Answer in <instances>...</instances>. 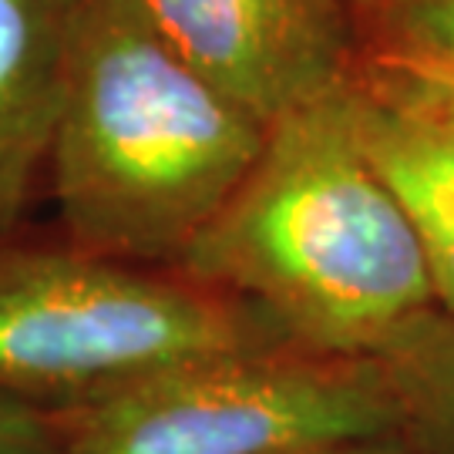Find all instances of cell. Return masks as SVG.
<instances>
[{"label": "cell", "instance_id": "cell-1", "mask_svg": "<svg viewBox=\"0 0 454 454\" xmlns=\"http://www.w3.org/2000/svg\"><path fill=\"white\" fill-rule=\"evenodd\" d=\"M176 270L343 357H373L438 309L414 229L357 142L350 84L276 121Z\"/></svg>", "mask_w": 454, "mask_h": 454}, {"label": "cell", "instance_id": "cell-2", "mask_svg": "<svg viewBox=\"0 0 454 454\" xmlns=\"http://www.w3.org/2000/svg\"><path fill=\"white\" fill-rule=\"evenodd\" d=\"M266 135L270 125L206 82L138 0H78L48 165L67 243L176 270Z\"/></svg>", "mask_w": 454, "mask_h": 454}, {"label": "cell", "instance_id": "cell-3", "mask_svg": "<svg viewBox=\"0 0 454 454\" xmlns=\"http://www.w3.org/2000/svg\"><path fill=\"white\" fill-rule=\"evenodd\" d=\"M293 343L256 307L172 266L67 243L0 246V397L65 411L189 360Z\"/></svg>", "mask_w": 454, "mask_h": 454}, {"label": "cell", "instance_id": "cell-4", "mask_svg": "<svg viewBox=\"0 0 454 454\" xmlns=\"http://www.w3.org/2000/svg\"><path fill=\"white\" fill-rule=\"evenodd\" d=\"M51 414L58 454H296L397 427L377 360L296 343L189 360Z\"/></svg>", "mask_w": 454, "mask_h": 454}, {"label": "cell", "instance_id": "cell-5", "mask_svg": "<svg viewBox=\"0 0 454 454\" xmlns=\"http://www.w3.org/2000/svg\"><path fill=\"white\" fill-rule=\"evenodd\" d=\"M189 65L273 129L357 74L343 0H138Z\"/></svg>", "mask_w": 454, "mask_h": 454}, {"label": "cell", "instance_id": "cell-6", "mask_svg": "<svg viewBox=\"0 0 454 454\" xmlns=\"http://www.w3.org/2000/svg\"><path fill=\"white\" fill-rule=\"evenodd\" d=\"M74 14L78 0H0V246L48 179Z\"/></svg>", "mask_w": 454, "mask_h": 454}, {"label": "cell", "instance_id": "cell-7", "mask_svg": "<svg viewBox=\"0 0 454 454\" xmlns=\"http://www.w3.org/2000/svg\"><path fill=\"white\" fill-rule=\"evenodd\" d=\"M350 121L414 229L434 303L454 317V129L377 91L360 74L350 82Z\"/></svg>", "mask_w": 454, "mask_h": 454}, {"label": "cell", "instance_id": "cell-8", "mask_svg": "<svg viewBox=\"0 0 454 454\" xmlns=\"http://www.w3.org/2000/svg\"><path fill=\"white\" fill-rule=\"evenodd\" d=\"M407 454H454V317L431 309L377 354Z\"/></svg>", "mask_w": 454, "mask_h": 454}, {"label": "cell", "instance_id": "cell-9", "mask_svg": "<svg viewBox=\"0 0 454 454\" xmlns=\"http://www.w3.org/2000/svg\"><path fill=\"white\" fill-rule=\"evenodd\" d=\"M343 7L360 71L454 84V0H343Z\"/></svg>", "mask_w": 454, "mask_h": 454}, {"label": "cell", "instance_id": "cell-10", "mask_svg": "<svg viewBox=\"0 0 454 454\" xmlns=\"http://www.w3.org/2000/svg\"><path fill=\"white\" fill-rule=\"evenodd\" d=\"M0 454H58L54 414L14 397H0Z\"/></svg>", "mask_w": 454, "mask_h": 454}, {"label": "cell", "instance_id": "cell-11", "mask_svg": "<svg viewBox=\"0 0 454 454\" xmlns=\"http://www.w3.org/2000/svg\"><path fill=\"white\" fill-rule=\"evenodd\" d=\"M357 74L367 84H373L377 91L404 101L411 108H421L424 114L438 118L441 125L454 129V84H431V82H401V78H384V74H371V71H360Z\"/></svg>", "mask_w": 454, "mask_h": 454}, {"label": "cell", "instance_id": "cell-12", "mask_svg": "<svg viewBox=\"0 0 454 454\" xmlns=\"http://www.w3.org/2000/svg\"><path fill=\"white\" fill-rule=\"evenodd\" d=\"M296 454H407V448L397 438H373V441H347V444H326Z\"/></svg>", "mask_w": 454, "mask_h": 454}]
</instances>
